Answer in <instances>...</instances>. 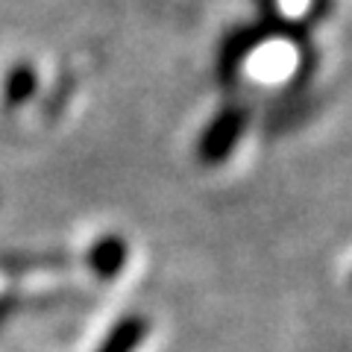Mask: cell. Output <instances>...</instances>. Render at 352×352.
<instances>
[{
  "instance_id": "obj_3",
  "label": "cell",
  "mask_w": 352,
  "mask_h": 352,
  "mask_svg": "<svg viewBox=\"0 0 352 352\" xmlns=\"http://www.w3.org/2000/svg\"><path fill=\"white\" fill-rule=\"evenodd\" d=\"M150 323L138 314H126L109 329V335L103 338V344L97 346V352H135L138 344L147 338Z\"/></svg>"
},
{
  "instance_id": "obj_4",
  "label": "cell",
  "mask_w": 352,
  "mask_h": 352,
  "mask_svg": "<svg viewBox=\"0 0 352 352\" xmlns=\"http://www.w3.org/2000/svg\"><path fill=\"white\" fill-rule=\"evenodd\" d=\"M126 264V244L115 235L100 238L97 244L88 250V267H91L100 279H112L124 270Z\"/></svg>"
},
{
  "instance_id": "obj_1",
  "label": "cell",
  "mask_w": 352,
  "mask_h": 352,
  "mask_svg": "<svg viewBox=\"0 0 352 352\" xmlns=\"http://www.w3.org/2000/svg\"><path fill=\"white\" fill-rule=\"evenodd\" d=\"M247 129V112L241 106H229L223 109L212 124L206 126L203 138H200V159L206 164H220L229 153L235 150L238 138Z\"/></svg>"
},
{
  "instance_id": "obj_2",
  "label": "cell",
  "mask_w": 352,
  "mask_h": 352,
  "mask_svg": "<svg viewBox=\"0 0 352 352\" xmlns=\"http://www.w3.org/2000/svg\"><path fill=\"white\" fill-rule=\"evenodd\" d=\"M270 36V27H250V30H235L232 36H229L223 53H220V80L223 82H232V76L238 71V65L247 59V53L256 47L261 38Z\"/></svg>"
},
{
  "instance_id": "obj_5",
  "label": "cell",
  "mask_w": 352,
  "mask_h": 352,
  "mask_svg": "<svg viewBox=\"0 0 352 352\" xmlns=\"http://www.w3.org/2000/svg\"><path fill=\"white\" fill-rule=\"evenodd\" d=\"M36 91V74H32L30 65H18V68L6 76V100L9 106H18L32 97Z\"/></svg>"
}]
</instances>
